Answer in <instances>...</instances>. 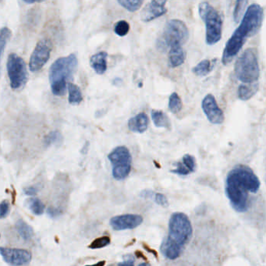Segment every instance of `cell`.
Segmentation results:
<instances>
[{
	"label": "cell",
	"mask_w": 266,
	"mask_h": 266,
	"mask_svg": "<svg viewBox=\"0 0 266 266\" xmlns=\"http://www.w3.org/2000/svg\"><path fill=\"white\" fill-rule=\"evenodd\" d=\"M11 211V207L8 201H4L0 203V219H4L8 217Z\"/></svg>",
	"instance_id": "35"
},
{
	"label": "cell",
	"mask_w": 266,
	"mask_h": 266,
	"mask_svg": "<svg viewBox=\"0 0 266 266\" xmlns=\"http://www.w3.org/2000/svg\"><path fill=\"white\" fill-rule=\"evenodd\" d=\"M16 228H17V230L21 237L25 240L31 239L33 234H34L32 227L28 225V223H25L23 220H20L17 222Z\"/></svg>",
	"instance_id": "23"
},
{
	"label": "cell",
	"mask_w": 266,
	"mask_h": 266,
	"mask_svg": "<svg viewBox=\"0 0 266 266\" xmlns=\"http://www.w3.org/2000/svg\"><path fill=\"white\" fill-rule=\"evenodd\" d=\"M235 77L244 84L258 83L260 67L255 49L250 48L237 59L234 67Z\"/></svg>",
	"instance_id": "4"
},
{
	"label": "cell",
	"mask_w": 266,
	"mask_h": 266,
	"mask_svg": "<svg viewBox=\"0 0 266 266\" xmlns=\"http://www.w3.org/2000/svg\"><path fill=\"white\" fill-rule=\"evenodd\" d=\"M198 12L206 27V43L215 45L221 40L223 31V17L217 9L208 4L202 2L198 6Z\"/></svg>",
	"instance_id": "5"
},
{
	"label": "cell",
	"mask_w": 266,
	"mask_h": 266,
	"mask_svg": "<svg viewBox=\"0 0 266 266\" xmlns=\"http://www.w3.org/2000/svg\"><path fill=\"white\" fill-rule=\"evenodd\" d=\"M171 173L180 176H187L191 174L182 163H176V169L171 170Z\"/></svg>",
	"instance_id": "34"
},
{
	"label": "cell",
	"mask_w": 266,
	"mask_h": 266,
	"mask_svg": "<svg viewBox=\"0 0 266 266\" xmlns=\"http://www.w3.org/2000/svg\"><path fill=\"white\" fill-rule=\"evenodd\" d=\"M127 258H124V261L122 262H120L118 266H134V258L133 256L127 255Z\"/></svg>",
	"instance_id": "36"
},
{
	"label": "cell",
	"mask_w": 266,
	"mask_h": 266,
	"mask_svg": "<svg viewBox=\"0 0 266 266\" xmlns=\"http://www.w3.org/2000/svg\"><path fill=\"white\" fill-rule=\"evenodd\" d=\"M105 261H101L100 262L97 263V264H93V265H87V266H103L105 264Z\"/></svg>",
	"instance_id": "40"
},
{
	"label": "cell",
	"mask_w": 266,
	"mask_h": 266,
	"mask_svg": "<svg viewBox=\"0 0 266 266\" xmlns=\"http://www.w3.org/2000/svg\"><path fill=\"white\" fill-rule=\"evenodd\" d=\"M0 255L7 264L12 266H24L31 261V253L24 249L0 247Z\"/></svg>",
	"instance_id": "11"
},
{
	"label": "cell",
	"mask_w": 266,
	"mask_h": 266,
	"mask_svg": "<svg viewBox=\"0 0 266 266\" xmlns=\"http://www.w3.org/2000/svg\"><path fill=\"white\" fill-rule=\"evenodd\" d=\"M111 266H114V265H111Z\"/></svg>",
	"instance_id": "42"
},
{
	"label": "cell",
	"mask_w": 266,
	"mask_h": 266,
	"mask_svg": "<svg viewBox=\"0 0 266 266\" xmlns=\"http://www.w3.org/2000/svg\"><path fill=\"white\" fill-rule=\"evenodd\" d=\"M201 108L211 124H222L224 122L225 116L223 114V110L217 104V100L213 94H207L203 98Z\"/></svg>",
	"instance_id": "12"
},
{
	"label": "cell",
	"mask_w": 266,
	"mask_h": 266,
	"mask_svg": "<svg viewBox=\"0 0 266 266\" xmlns=\"http://www.w3.org/2000/svg\"><path fill=\"white\" fill-rule=\"evenodd\" d=\"M130 31V24L127 21H120L116 23L114 26V32L120 37H124Z\"/></svg>",
	"instance_id": "28"
},
{
	"label": "cell",
	"mask_w": 266,
	"mask_h": 266,
	"mask_svg": "<svg viewBox=\"0 0 266 266\" xmlns=\"http://www.w3.org/2000/svg\"><path fill=\"white\" fill-rule=\"evenodd\" d=\"M69 102L72 105H77L82 101L83 97L81 89L76 84H68Z\"/></svg>",
	"instance_id": "22"
},
{
	"label": "cell",
	"mask_w": 266,
	"mask_h": 266,
	"mask_svg": "<svg viewBox=\"0 0 266 266\" xmlns=\"http://www.w3.org/2000/svg\"><path fill=\"white\" fill-rule=\"evenodd\" d=\"M160 250L164 257H167L168 259L174 260L180 257V254L183 252L184 247L170 240L168 237H166L163 239V242L160 246Z\"/></svg>",
	"instance_id": "15"
},
{
	"label": "cell",
	"mask_w": 266,
	"mask_h": 266,
	"mask_svg": "<svg viewBox=\"0 0 266 266\" xmlns=\"http://www.w3.org/2000/svg\"><path fill=\"white\" fill-rule=\"evenodd\" d=\"M166 0H153L145 6L141 14V20L143 22H150L158 17L165 15L167 9L165 5Z\"/></svg>",
	"instance_id": "14"
},
{
	"label": "cell",
	"mask_w": 266,
	"mask_h": 266,
	"mask_svg": "<svg viewBox=\"0 0 266 266\" xmlns=\"http://www.w3.org/2000/svg\"><path fill=\"white\" fill-rule=\"evenodd\" d=\"M192 226L187 215L182 212L172 214L169 222V238L184 247L192 237Z\"/></svg>",
	"instance_id": "7"
},
{
	"label": "cell",
	"mask_w": 266,
	"mask_h": 266,
	"mask_svg": "<svg viewBox=\"0 0 266 266\" xmlns=\"http://www.w3.org/2000/svg\"><path fill=\"white\" fill-rule=\"evenodd\" d=\"M264 11L259 4H252L247 8L240 26L237 28L226 45L222 63L227 66L238 55L247 38L254 36L262 24Z\"/></svg>",
	"instance_id": "2"
},
{
	"label": "cell",
	"mask_w": 266,
	"mask_h": 266,
	"mask_svg": "<svg viewBox=\"0 0 266 266\" xmlns=\"http://www.w3.org/2000/svg\"><path fill=\"white\" fill-rule=\"evenodd\" d=\"M248 2L246 0H238L236 2L235 9L234 11V19L235 22L238 23L240 21V17L244 14Z\"/></svg>",
	"instance_id": "29"
},
{
	"label": "cell",
	"mask_w": 266,
	"mask_h": 266,
	"mask_svg": "<svg viewBox=\"0 0 266 266\" xmlns=\"http://www.w3.org/2000/svg\"><path fill=\"white\" fill-rule=\"evenodd\" d=\"M148 124H149V120L147 114L140 113L129 120L128 128L132 132L143 134L147 131Z\"/></svg>",
	"instance_id": "16"
},
{
	"label": "cell",
	"mask_w": 266,
	"mask_h": 266,
	"mask_svg": "<svg viewBox=\"0 0 266 266\" xmlns=\"http://www.w3.org/2000/svg\"><path fill=\"white\" fill-rule=\"evenodd\" d=\"M151 118L154 126L160 128L170 129L171 123L170 119L165 113L161 110H152L151 111Z\"/></svg>",
	"instance_id": "21"
},
{
	"label": "cell",
	"mask_w": 266,
	"mask_h": 266,
	"mask_svg": "<svg viewBox=\"0 0 266 266\" xmlns=\"http://www.w3.org/2000/svg\"><path fill=\"white\" fill-rule=\"evenodd\" d=\"M24 193L29 196H34L38 193V189L34 187H27L24 189Z\"/></svg>",
	"instance_id": "37"
},
{
	"label": "cell",
	"mask_w": 266,
	"mask_h": 266,
	"mask_svg": "<svg viewBox=\"0 0 266 266\" xmlns=\"http://www.w3.org/2000/svg\"><path fill=\"white\" fill-rule=\"evenodd\" d=\"M183 108V103L178 94L172 93L169 99V109L173 114H177L180 113Z\"/></svg>",
	"instance_id": "25"
},
{
	"label": "cell",
	"mask_w": 266,
	"mask_h": 266,
	"mask_svg": "<svg viewBox=\"0 0 266 266\" xmlns=\"http://www.w3.org/2000/svg\"><path fill=\"white\" fill-rule=\"evenodd\" d=\"M153 200H154L155 203L162 207H164V208L168 207V200H167V197L161 193H155L154 197H153Z\"/></svg>",
	"instance_id": "33"
},
{
	"label": "cell",
	"mask_w": 266,
	"mask_h": 266,
	"mask_svg": "<svg viewBox=\"0 0 266 266\" xmlns=\"http://www.w3.org/2000/svg\"><path fill=\"white\" fill-rule=\"evenodd\" d=\"M48 216H50L51 217H58L60 215V211L58 209H56V208H49L47 211Z\"/></svg>",
	"instance_id": "39"
},
{
	"label": "cell",
	"mask_w": 266,
	"mask_h": 266,
	"mask_svg": "<svg viewBox=\"0 0 266 266\" xmlns=\"http://www.w3.org/2000/svg\"><path fill=\"white\" fill-rule=\"evenodd\" d=\"M27 205L29 209L36 216H41L45 211V205L41 200L37 197H31L27 201Z\"/></svg>",
	"instance_id": "24"
},
{
	"label": "cell",
	"mask_w": 266,
	"mask_h": 266,
	"mask_svg": "<svg viewBox=\"0 0 266 266\" xmlns=\"http://www.w3.org/2000/svg\"><path fill=\"white\" fill-rule=\"evenodd\" d=\"M118 4L130 12H135L141 8L143 4L141 0H118Z\"/></svg>",
	"instance_id": "27"
},
{
	"label": "cell",
	"mask_w": 266,
	"mask_h": 266,
	"mask_svg": "<svg viewBox=\"0 0 266 266\" xmlns=\"http://www.w3.org/2000/svg\"><path fill=\"white\" fill-rule=\"evenodd\" d=\"M110 238L107 236L105 237H99V238L95 239V240L91 243L89 245V248L91 249H98L102 248V247H107L110 244Z\"/></svg>",
	"instance_id": "31"
},
{
	"label": "cell",
	"mask_w": 266,
	"mask_h": 266,
	"mask_svg": "<svg viewBox=\"0 0 266 266\" xmlns=\"http://www.w3.org/2000/svg\"><path fill=\"white\" fill-rule=\"evenodd\" d=\"M260 185L259 180L250 167L239 165L230 170L226 180V194L234 209L238 212L247 211L248 193L255 194Z\"/></svg>",
	"instance_id": "1"
},
{
	"label": "cell",
	"mask_w": 266,
	"mask_h": 266,
	"mask_svg": "<svg viewBox=\"0 0 266 266\" xmlns=\"http://www.w3.org/2000/svg\"><path fill=\"white\" fill-rule=\"evenodd\" d=\"M7 72L11 80V88L20 90L28 81V71L24 60L16 54H10L7 60Z\"/></svg>",
	"instance_id": "9"
},
{
	"label": "cell",
	"mask_w": 266,
	"mask_h": 266,
	"mask_svg": "<svg viewBox=\"0 0 266 266\" xmlns=\"http://www.w3.org/2000/svg\"><path fill=\"white\" fill-rule=\"evenodd\" d=\"M259 89V84H241L238 88V97L242 101H247L252 98Z\"/></svg>",
	"instance_id": "20"
},
{
	"label": "cell",
	"mask_w": 266,
	"mask_h": 266,
	"mask_svg": "<svg viewBox=\"0 0 266 266\" xmlns=\"http://www.w3.org/2000/svg\"><path fill=\"white\" fill-rule=\"evenodd\" d=\"M186 60V52L182 47L171 48L169 51V65L172 68L180 67Z\"/></svg>",
	"instance_id": "18"
},
{
	"label": "cell",
	"mask_w": 266,
	"mask_h": 266,
	"mask_svg": "<svg viewBox=\"0 0 266 266\" xmlns=\"http://www.w3.org/2000/svg\"><path fill=\"white\" fill-rule=\"evenodd\" d=\"M107 57H108V54L107 51H101L93 55L90 60V64L93 70L100 75L105 74L107 71Z\"/></svg>",
	"instance_id": "17"
},
{
	"label": "cell",
	"mask_w": 266,
	"mask_h": 266,
	"mask_svg": "<svg viewBox=\"0 0 266 266\" xmlns=\"http://www.w3.org/2000/svg\"><path fill=\"white\" fill-rule=\"evenodd\" d=\"M189 38V31L185 23L180 20H171L166 24L158 42L160 49H171L182 47Z\"/></svg>",
	"instance_id": "6"
},
{
	"label": "cell",
	"mask_w": 266,
	"mask_h": 266,
	"mask_svg": "<svg viewBox=\"0 0 266 266\" xmlns=\"http://www.w3.org/2000/svg\"><path fill=\"white\" fill-rule=\"evenodd\" d=\"M137 266H151V264H150L149 263L143 262L141 263V264H140L139 265Z\"/></svg>",
	"instance_id": "41"
},
{
	"label": "cell",
	"mask_w": 266,
	"mask_h": 266,
	"mask_svg": "<svg viewBox=\"0 0 266 266\" xmlns=\"http://www.w3.org/2000/svg\"><path fill=\"white\" fill-rule=\"evenodd\" d=\"M61 141H62L61 134L58 131H52L45 137V144L46 145H51V144H58Z\"/></svg>",
	"instance_id": "32"
},
{
	"label": "cell",
	"mask_w": 266,
	"mask_h": 266,
	"mask_svg": "<svg viewBox=\"0 0 266 266\" xmlns=\"http://www.w3.org/2000/svg\"><path fill=\"white\" fill-rule=\"evenodd\" d=\"M183 164L185 166L186 168L190 171V173H194L196 170L195 158L191 154H186L183 157Z\"/></svg>",
	"instance_id": "30"
},
{
	"label": "cell",
	"mask_w": 266,
	"mask_h": 266,
	"mask_svg": "<svg viewBox=\"0 0 266 266\" xmlns=\"http://www.w3.org/2000/svg\"><path fill=\"white\" fill-rule=\"evenodd\" d=\"M143 218L139 215L126 214L117 216L110 220V225L114 230H132L139 227Z\"/></svg>",
	"instance_id": "13"
},
{
	"label": "cell",
	"mask_w": 266,
	"mask_h": 266,
	"mask_svg": "<svg viewBox=\"0 0 266 266\" xmlns=\"http://www.w3.org/2000/svg\"><path fill=\"white\" fill-rule=\"evenodd\" d=\"M154 193L152 191H149V190H145L143 191L141 193V197H145V198H151L154 197Z\"/></svg>",
	"instance_id": "38"
},
{
	"label": "cell",
	"mask_w": 266,
	"mask_h": 266,
	"mask_svg": "<svg viewBox=\"0 0 266 266\" xmlns=\"http://www.w3.org/2000/svg\"><path fill=\"white\" fill-rule=\"evenodd\" d=\"M113 166V176L117 180H123L131 173L132 156L126 146H118L108 155Z\"/></svg>",
	"instance_id": "8"
},
{
	"label": "cell",
	"mask_w": 266,
	"mask_h": 266,
	"mask_svg": "<svg viewBox=\"0 0 266 266\" xmlns=\"http://www.w3.org/2000/svg\"><path fill=\"white\" fill-rule=\"evenodd\" d=\"M11 37V31L8 28L4 27L0 29V68H1V61L4 56V49Z\"/></svg>",
	"instance_id": "26"
},
{
	"label": "cell",
	"mask_w": 266,
	"mask_h": 266,
	"mask_svg": "<svg viewBox=\"0 0 266 266\" xmlns=\"http://www.w3.org/2000/svg\"><path fill=\"white\" fill-rule=\"evenodd\" d=\"M51 51V42L48 40L42 39L38 41L30 59V70L32 72L40 71L49 60Z\"/></svg>",
	"instance_id": "10"
},
{
	"label": "cell",
	"mask_w": 266,
	"mask_h": 266,
	"mask_svg": "<svg viewBox=\"0 0 266 266\" xmlns=\"http://www.w3.org/2000/svg\"><path fill=\"white\" fill-rule=\"evenodd\" d=\"M77 64V58L74 54L61 57L52 64L49 70V81L54 94L57 96L65 94L67 81L72 78Z\"/></svg>",
	"instance_id": "3"
},
{
	"label": "cell",
	"mask_w": 266,
	"mask_h": 266,
	"mask_svg": "<svg viewBox=\"0 0 266 266\" xmlns=\"http://www.w3.org/2000/svg\"><path fill=\"white\" fill-rule=\"evenodd\" d=\"M217 62V59L212 60H204L193 68V73L199 77L207 76L211 72Z\"/></svg>",
	"instance_id": "19"
}]
</instances>
